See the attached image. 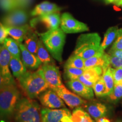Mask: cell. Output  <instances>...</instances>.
I'll list each match as a JSON object with an SVG mask.
<instances>
[{
  "instance_id": "2e32d148",
  "label": "cell",
  "mask_w": 122,
  "mask_h": 122,
  "mask_svg": "<svg viewBox=\"0 0 122 122\" xmlns=\"http://www.w3.org/2000/svg\"><path fill=\"white\" fill-rule=\"evenodd\" d=\"M21 52V60L27 68L34 70L39 68L42 63L36 55L27 50L23 44L18 43Z\"/></svg>"
},
{
  "instance_id": "44dd1931",
  "label": "cell",
  "mask_w": 122,
  "mask_h": 122,
  "mask_svg": "<svg viewBox=\"0 0 122 122\" xmlns=\"http://www.w3.org/2000/svg\"><path fill=\"white\" fill-rule=\"evenodd\" d=\"M10 68L13 76L18 79L27 72V67L22 62L21 58L11 57L10 61Z\"/></svg>"
},
{
  "instance_id": "30bf717a",
  "label": "cell",
  "mask_w": 122,
  "mask_h": 122,
  "mask_svg": "<svg viewBox=\"0 0 122 122\" xmlns=\"http://www.w3.org/2000/svg\"><path fill=\"white\" fill-rule=\"evenodd\" d=\"M58 94L66 104L71 109L77 107L86 103V101L78 95L69 91L63 84L53 90Z\"/></svg>"
},
{
  "instance_id": "8d00e7d4",
  "label": "cell",
  "mask_w": 122,
  "mask_h": 122,
  "mask_svg": "<svg viewBox=\"0 0 122 122\" xmlns=\"http://www.w3.org/2000/svg\"><path fill=\"white\" fill-rule=\"evenodd\" d=\"M7 34L5 27L2 24H0V44H3L5 40L7 38Z\"/></svg>"
},
{
  "instance_id": "7a4b0ae2",
  "label": "cell",
  "mask_w": 122,
  "mask_h": 122,
  "mask_svg": "<svg viewBox=\"0 0 122 122\" xmlns=\"http://www.w3.org/2000/svg\"><path fill=\"white\" fill-rule=\"evenodd\" d=\"M101 44V37L97 33L82 34L77 40L73 54L85 60L104 51Z\"/></svg>"
},
{
  "instance_id": "74e56055",
  "label": "cell",
  "mask_w": 122,
  "mask_h": 122,
  "mask_svg": "<svg viewBox=\"0 0 122 122\" xmlns=\"http://www.w3.org/2000/svg\"><path fill=\"white\" fill-rule=\"evenodd\" d=\"M109 54L110 56L122 58V50H110L109 51Z\"/></svg>"
},
{
  "instance_id": "f35d334b",
  "label": "cell",
  "mask_w": 122,
  "mask_h": 122,
  "mask_svg": "<svg viewBox=\"0 0 122 122\" xmlns=\"http://www.w3.org/2000/svg\"><path fill=\"white\" fill-rule=\"evenodd\" d=\"M5 86H6L5 83L4 81V77H3L2 73H1V68H0V90L2 89Z\"/></svg>"
},
{
  "instance_id": "ac0fdd59",
  "label": "cell",
  "mask_w": 122,
  "mask_h": 122,
  "mask_svg": "<svg viewBox=\"0 0 122 122\" xmlns=\"http://www.w3.org/2000/svg\"><path fill=\"white\" fill-rule=\"evenodd\" d=\"M62 8L57 5L48 1H44L36 5L34 9L30 12L31 16H40L51 13H58Z\"/></svg>"
},
{
  "instance_id": "e575fe53",
  "label": "cell",
  "mask_w": 122,
  "mask_h": 122,
  "mask_svg": "<svg viewBox=\"0 0 122 122\" xmlns=\"http://www.w3.org/2000/svg\"><path fill=\"white\" fill-rule=\"evenodd\" d=\"M17 9H26L30 6L34 0H15Z\"/></svg>"
},
{
  "instance_id": "5b68a950",
  "label": "cell",
  "mask_w": 122,
  "mask_h": 122,
  "mask_svg": "<svg viewBox=\"0 0 122 122\" xmlns=\"http://www.w3.org/2000/svg\"><path fill=\"white\" fill-rule=\"evenodd\" d=\"M14 118L15 122H41L39 105L33 99L20 98Z\"/></svg>"
},
{
  "instance_id": "f546056e",
  "label": "cell",
  "mask_w": 122,
  "mask_h": 122,
  "mask_svg": "<svg viewBox=\"0 0 122 122\" xmlns=\"http://www.w3.org/2000/svg\"><path fill=\"white\" fill-rule=\"evenodd\" d=\"M93 89L97 97H102L106 95V87L105 83L103 81L102 77H101L97 81L93 86Z\"/></svg>"
},
{
  "instance_id": "ab89813d",
  "label": "cell",
  "mask_w": 122,
  "mask_h": 122,
  "mask_svg": "<svg viewBox=\"0 0 122 122\" xmlns=\"http://www.w3.org/2000/svg\"><path fill=\"white\" fill-rule=\"evenodd\" d=\"M97 122H111V121L109 119L106 118V117H103L100 119H97Z\"/></svg>"
},
{
  "instance_id": "3957f363",
  "label": "cell",
  "mask_w": 122,
  "mask_h": 122,
  "mask_svg": "<svg viewBox=\"0 0 122 122\" xmlns=\"http://www.w3.org/2000/svg\"><path fill=\"white\" fill-rule=\"evenodd\" d=\"M20 96L16 85H6L0 90V120H7L13 117Z\"/></svg>"
},
{
  "instance_id": "ba28073f",
  "label": "cell",
  "mask_w": 122,
  "mask_h": 122,
  "mask_svg": "<svg viewBox=\"0 0 122 122\" xmlns=\"http://www.w3.org/2000/svg\"><path fill=\"white\" fill-rule=\"evenodd\" d=\"M11 56L4 44H0V68L6 85H16L10 71V61Z\"/></svg>"
},
{
  "instance_id": "ffe728a7",
  "label": "cell",
  "mask_w": 122,
  "mask_h": 122,
  "mask_svg": "<svg viewBox=\"0 0 122 122\" xmlns=\"http://www.w3.org/2000/svg\"><path fill=\"white\" fill-rule=\"evenodd\" d=\"M32 28L25 36L23 44L28 51L36 55L37 52L38 42L40 39L38 37L39 35L37 34V33L34 31Z\"/></svg>"
},
{
  "instance_id": "603a6c76",
  "label": "cell",
  "mask_w": 122,
  "mask_h": 122,
  "mask_svg": "<svg viewBox=\"0 0 122 122\" xmlns=\"http://www.w3.org/2000/svg\"><path fill=\"white\" fill-rule=\"evenodd\" d=\"M71 117L72 122H94L89 113L80 107L72 111Z\"/></svg>"
},
{
  "instance_id": "b9f144b4",
  "label": "cell",
  "mask_w": 122,
  "mask_h": 122,
  "mask_svg": "<svg viewBox=\"0 0 122 122\" xmlns=\"http://www.w3.org/2000/svg\"><path fill=\"white\" fill-rule=\"evenodd\" d=\"M116 4L118 5H119V6H122V0H120L119 2L117 3Z\"/></svg>"
},
{
  "instance_id": "52a82bcc",
  "label": "cell",
  "mask_w": 122,
  "mask_h": 122,
  "mask_svg": "<svg viewBox=\"0 0 122 122\" xmlns=\"http://www.w3.org/2000/svg\"><path fill=\"white\" fill-rule=\"evenodd\" d=\"M29 15L25 9H16L7 13L2 19L5 27H18L26 24Z\"/></svg>"
},
{
  "instance_id": "e0dca14e",
  "label": "cell",
  "mask_w": 122,
  "mask_h": 122,
  "mask_svg": "<svg viewBox=\"0 0 122 122\" xmlns=\"http://www.w3.org/2000/svg\"><path fill=\"white\" fill-rule=\"evenodd\" d=\"M85 69L93 67L100 66L105 71L110 66L109 58V54L105 51L99 53L95 56L84 61Z\"/></svg>"
},
{
  "instance_id": "836d02e7",
  "label": "cell",
  "mask_w": 122,
  "mask_h": 122,
  "mask_svg": "<svg viewBox=\"0 0 122 122\" xmlns=\"http://www.w3.org/2000/svg\"><path fill=\"white\" fill-rule=\"evenodd\" d=\"M112 75H113L114 84L122 83V68H112Z\"/></svg>"
},
{
  "instance_id": "d6986e66",
  "label": "cell",
  "mask_w": 122,
  "mask_h": 122,
  "mask_svg": "<svg viewBox=\"0 0 122 122\" xmlns=\"http://www.w3.org/2000/svg\"><path fill=\"white\" fill-rule=\"evenodd\" d=\"M5 27L8 35L11 36L18 43H22L25 36L28 33V32L32 28L30 27V25L27 24L21 25V26Z\"/></svg>"
},
{
  "instance_id": "4dcf8cb0",
  "label": "cell",
  "mask_w": 122,
  "mask_h": 122,
  "mask_svg": "<svg viewBox=\"0 0 122 122\" xmlns=\"http://www.w3.org/2000/svg\"><path fill=\"white\" fill-rule=\"evenodd\" d=\"M17 9L15 0H0V10L9 12Z\"/></svg>"
},
{
  "instance_id": "7bdbcfd3",
  "label": "cell",
  "mask_w": 122,
  "mask_h": 122,
  "mask_svg": "<svg viewBox=\"0 0 122 122\" xmlns=\"http://www.w3.org/2000/svg\"><path fill=\"white\" fill-rule=\"evenodd\" d=\"M116 122H122V120H118Z\"/></svg>"
},
{
  "instance_id": "9c48e42d",
  "label": "cell",
  "mask_w": 122,
  "mask_h": 122,
  "mask_svg": "<svg viewBox=\"0 0 122 122\" xmlns=\"http://www.w3.org/2000/svg\"><path fill=\"white\" fill-rule=\"evenodd\" d=\"M41 68L49 88L54 90L63 84L59 69L56 65L51 63L44 64Z\"/></svg>"
},
{
  "instance_id": "8fae6325",
  "label": "cell",
  "mask_w": 122,
  "mask_h": 122,
  "mask_svg": "<svg viewBox=\"0 0 122 122\" xmlns=\"http://www.w3.org/2000/svg\"><path fill=\"white\" fill-rule=\"evenodd\" d=\"M39 23L43 24L48 30H56L58 28L60 25V15L59 13H55L40 15L33 18L30 21V25L32 28H35Z\"/></svg>"
},
{
  "instance_id": "6da1fadb",
  "label": "cell",
  "mask_w": 122,
  "mask_h": 122,
  "mask_svg": "<svg viewBox=\"0 0 122 122\" xmlns=\"http://www.w3.org/2000/svg\"><path fill=\"white\" fill-rule=\"evenodd\" d=\"M17 79L23 91L30 99L37 98L49 89L41 68L35 71H27Z\"/></svg>"
},
{
  "instance_id": "60d3db41",
  "label": "cell",
  "mask_w": 122,
  "mask_h": 122,
  "mask_svg": "<svg viewBox=\"0 0 122 122\" xmlns=\"http://www.w3.org/2000/svg\"><path fill=\"white\" fill-rule=\"evenodd\" d=\"M120 0H105V2L106 4H111V3H115L117 4L118 2H119Z\"/></svg>"
},
{
  "instance_id": "ee69618b",
  "label": "cell",
  "mask_w": 122,
  "mask_h": 122,
  "mask_svg": "<svg viewBox=\"0 0 122 122\" xmlns=\"http://www.w3.org/2000/svg\"></svg>"
},
{
  "instance_id": "277c9868",
  "label": "cell",
  "mask_w": 122,
  "mask_h": 122,
  "mask_svg": "<svg viewBox=\"0 0 122 122\" xmlns=\"http://www.w3.org/2000/svg\"><path fill=\"white\" fill-rule=\"evenodd\" d=\"M38 35L51 56L58 62H62L66 40V34L62 29L58 28L48 30L45 32L38 33Z\"/></svg>"
},
{
  "instance_id": "f1b7e54d",
  "label": "cell",
  "mask_w": 122,
  "mask_h": 122,
  "mask_svg": "<svg viewBox=\"0 0 122 122\" xmlns=\"http://www.w3.org/2000/svg\"><path fill=\"white\" fill-rule=\"evenodd\" d=\"M84 59L81 57H79L73 54L69 57L67 61L66 62L64 66L80 68V69H85Z\"/></svg>"
},
{
  "instance_id": "d4e9b609",
  "label": "cell",
  "mask_w": 122,
  "mask_h": 122,
  "mask_svg": "<svg viewBox=\"0 0 122 122\" xmlns=\"http://www.w3.org/2000/svg\"><path fill=\"white\" fill-rule=\"evenodd\" d=\"M118 30V27L117 26L111 27L107 29L104 35L103 41L101 44V46L103 50H105L114 41L117 36Z\"/></svg>"
},
{
  "instance_id": "d6a6232c",
  "label": "cell",
  "mask_w": 122,
  "mask_h": 122,
  "mask_svg": "<svg viewBox=\"0 0 122 122\" xmlns=\"http://www.w3.org/2000/svg\"><path fill=\"white\" fill-rule=\"evenodd\" d=\"M110 50H122V28L119 29L115 40Z\"/></svg>"
},
{
  "instance_id": "83f0119b",
  "label": "cell",
  "mask_w": 122,
  "mask_h": 122,
  "mask_svg": "<svg viewBox=\"0 0 122 122\" xmlns=\"http://www.w3.org/2000/svg\"><path fill=\"white\" fill-rule=\"evenodd\" d=\"M85 69L72 67L64 66V76L66 80H77L80 76L83 75Z\"/></svg>"
},
{
  "instance_id": "8992f818",
  "label": "cell",
  "mask_w": 122,
  "mask_h": 122,
  "mask_svg": "<svg viewBox=\"0 0 122 122\" xmlns=\"http://www.w3.org/2000/svg\"><path fill=\"white\" fill-rule=\"evenodd\" d=\"M60 26L65 33H76L89 30L86 24L76 20L68 13H65L62 15Z\"/></svg>"
},
{
  "instance_id": "484cf974",
  "label": "cell",
  "mask_w": 122,
  "mask_h": 122,
  "mask_svg": "<svg viewBox=\"0 0 122 122\" xmlns=\"http://www.w3.org/2000/svg\"><path fill=\"white\" fill-rule=\"evenodd\" d=\"M49 53V52L46 48L45 45H44L43 42L40 39L39 42H38L36 56L40 60L42 63L49 64L52 62V59H51V58Z\"/></svg>"
},
{
  "instance_id": "7c38bea8",
  "label": "cell",
  "mask_w": 122,
  "mask_h": 122,
  "mask_svg": "<svg viewBox=\"0 0 122 122\" xmlns=\"http://www.w3.org/2000/svg\"><path fill=\"white\" fill-rule=\"evenodd\" d=\"M46 90L39 96V100L45 107L50 109H60L65 107L64 101L53 89Z\"/></svg>"
},
{
  "instance_id": "cb8c5ba5",
  "label": "cell",
  "mask_w": 122,
  "mask_h": 122,
  "mask_svg": "<svg viewBox=\"0 0 122 122\" xmlns=\"http://www.w3.org/2000/svg\"><path fill=\"white\" fill-rule=\"evenodd\" d=\"M3 44L10 52L11 57L21 58V52L19 44L15 40L11 38H6Z\"/></svg>"
},
{
  "instance_id": "7402d4cb",
  "label": "cell",
  "mask_w": 122,
  "mask_h": 122,
  "mask_svg": "<svg viewBox=\"0 0 122 122\" xmlns=\"http://www.w3.org/2000/svg\"><path fill=\"white\" fill-rule=\"evenodd\" d=\"M86 110L89 115L96 120L102 117H105L107 112L106 106L101 103L90 105L86 107Z\"/></svg>"
},
{
  "instance_id": "5bb4252c",
  "label": "cell",
  "mask_w": 122,
  "mask_h": 122,
  "mask_svg": "<svg viewBox=\"0 0 122 122\" xmlns=\"http://www.w3.org/2000/svg\"><path fill=\"white\" fill-rule=\"evenodd\" d=\"M103 73V68L100 66L86 68L77 80L88 86L93 88L94 84L102 77Z\"/></svg>"
},
{
  "instance_id": "9a60e30c",
  "label": "cell",
  "mask_w": 122,
  "mask_h": 122,
  "mask_svg": "<svg viewBox=\"0 0 122 122\" xmlns=\"http://www.w3.org/2000/svg\"><path fill=\"white\" fill-rule=\"evenodd\" d=\"M67 85L73 92L86 100L94 98V92L92 88L88 86L79 80H68Z\"/></svg>"
},
{
  "instance_id": "d590c367",
  "label": "cell",
  "mask_w": 122,
  "mask_h": 122,
  "mask_svg": "<svg viewBox=\"0 0 122 122\" xmlns=\"http://www.w3.org/2000/svg\"><path fill=\"white\" fill-rule=\"evenodd\" d=\"M109 58L110 66L114 68H122V58L110 56L109 54Z\"/></svg>"
},
{
  "instance_id": "4316f807",
  "label": "cell",
  "mask_w": 122,
  "mask_h": 122,
  "mask_svg": "<svg viewBox=\"0 0 122 122\" xmlns=\"http://www.w3.org/2000/svg\"><path fill=\"white\" fill-rule=\"evenodd\" d=\"M102 77L106 87L105 96H108L112 91L114 86V81L113 75H112V68H111L110 66L105 71H103Z\"/></svg>"
},
{
  "instance_id": "4fadbf2b",
  "label": "cell",
  "mask_w": 122,
  "mask_h": 122,
  "mask_svg": "<svg viewBox=\"0 0 122 122\" xmlns=\"http://www.w3.org/2000/svg\"><path fill=\"white\" fill-rule=\"evenodd\" d=\"M71 115L69 110L66 108L50 109L44 107L41 110V122H62L64 117Z\"/></svg>"
},
{
  "instance_id": "1f68e13d",
  "label": "cell",
  "mask_w": 122,
  "mask_h": 122,
  "mask_svg": "<svg viewBox=\"0 0 122 122\" xmlns=\"http://www.w3.org/2000/svg\"><path fill=\"white\" fill-rule=\"evenodd\" d=\"M111 101H118L122 98V83L114 84L112 91L108 96Z\"/></svg>"
}]
</instances>
